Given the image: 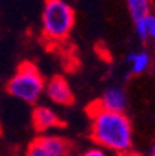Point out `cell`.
Returning <instances> with one entry per match:
<instances>
[{
	"instance_id": "14",
	"label": "cell",
	"mask_w": 155,
	"mask_h": 156,
	"mask_svg": "<svg viewBox=\"0 0 155 156\" xmlns=\"http://www.w3.org/2000/svg\"><path fill=\"white\" fill-rule=\"evenodd\" d=\"M152 156H155V149H154V152H152Z\"/></svg>"
},
{
	"instance_id": "10",
	"label": "cell",
	"mask_w": 155,
	"mask_h": 156,
	"mask_svg": "<svg viewBox=\"0 0 155 156\" xmlns=\"http://www.w3.org/2000/svg\"><path fill=\"white\" fill-rule=\"evenodd\" d=\"M25 156H50V155H49L48 151L45 149V146L42 145V142H41V140H39V136H38V138H35V140L28 145Z\"/></svg>"
},
{
	"instance_id": "9",
	"label": "cell",
	"mask_w": 155,
	"mask_h": 156,
	"mask_svg": "<svg viewBox=\"0 0 155 156\" xmlns=\"http://www.w3.org/2000/svg\"><path fill=\"white\" fill-rule=\"evenodd\" d=\"M126 3L134 23L151 14V0H126Z\"/></svg>"
},
{
	"instance_id": "1",
	"label": "cell",
	"mask_w": 155,
	"mask_h": 156,
	"mask_svg": "<svg viewBox=\"0 0 155 156\" xmlns=\"http://www.w3.org/2000/svg\"><path fill=\"white\" fill-rule=\"evenodd\" d=\"M91 136L99 148L116 155H129L133 151L134 134L130 119L124 113L91 107Z\"/></svg>"
},
{
	"instance_id": "6",
	"label": "cell",
	"mask_w": 155,
	"mask_h": 156,
	"mask_svg": "<svg viewBox=\"0 0 155 156\" xmlns=\"http://www.w3.org/2000/svg\"><path fill=\"white\" fill-rule=\"evenodd\" d=\"M32 121L38 131H48L63 126L59 114L48 106H36L32 112Z\"/></svg>"
},
{
	"instance_id": "5",
	"label": "cell",
	"mask_w": 155,
	"mask_h": 156,
	"mask_svg": "<svg viewBox=\"0 0 155 156\" xmlns=\"http://www.w3.org/2000/svg\"><path fill=\"white\" fill-rule=\"evenodd\" d=\"M97 106L108 112L124 113L127 107V95L120 87H110L102 94L101 99L97 102Z\"/></svg>"
},
{
	"instance_id": "2",
	"label": "cell",
	"mask_w": 155,
	"mask_h": 156,
	"mask_svg": "<svg viewBox=\"0 0 155 156\" xmlns=\"http://www.w3.org/2000/svg\"><path fill=\"white\" fill-rule=\"evenodd\" d=\"M76 23V13L66 0H45L42 32L48 41L61 42L68 38Z\"/></svg>"
},
{
	"instance_id": "3",
	"label": "cell",
	"mask_w": 155,
	"mask_h": 156,
	"mask_svg": "<svg viewBox=\"0 0 155 156\" xmlns=\"http://www.w3.org/2000/svg\"><path fill=\"white\" fill-rule=\"evenodd\" d=\"M45 80L34 63L24 62L7 82V92L25 103H36L45 92Z\"/></svg>"
},
{
	"instance_id": "15",
	"label": "cell",
	"mask_w": 155,
	"mask_h": 156,
	"mask_svg": "<svg viewBox=\"0 0 155 156\" xmlns=\"http://www.w3.org/2000/svg\"><path fill=\"white\" fill-rule=\"evenodd\" d=\"M67 156H71V155H67Z\"/></svg>"
},
{
	"instance_id": "4",
	"label": "cell",
	"mask_w": 155,
	"mask_h": 156,
	"mask_svg": "<svg viewBox=\"0 0 155 156\" xmlns=\"http://www.w3.org/2000/svg\"><path fill=\"white\" fill-rule=\"evenodd\" d=\"M45 94L56 105H70L74 99L68 82L60 75H55L46 82Z\"/></svg>"
},
{
	"instance_id": "11",
	"label": "cell",
	"mask_w": 155,
	"mask_h": 156,
	"mask_svg": "<svg viewBox=\"0 0 155 156\" xmlns=\"http://www.w3.org/2000/svg\"><path fill=\"white\" fill-rule=\"evenodd\" d=\"M144 24H146L148 41L155 39V16L154 14L151 13V14H148L147 17H144Z\"/></svg>"
},
{
	"instance_id": "7",
	"label": "cell",
	"mask_w": 155,
	"mask_h": 156,
	"mask_svg": "<svg viewBox=\"0 0 155 156\" xmlns=\"http://www.w3.org/2000/svg\"><path fill=\"white\" fill-rule=\"evenodd\" d=\"M39 140L50 156H67L70 155V144L59 135H42Z\"/></svg>"
},
{
	"instance_id": "12",
	"label": "cell",
	"mask_w": 155,
	"mask_h": 156,
	"mask_svg": "<svg viewBox=\"0 0 155 156\" xmlns=\"http://www.w3.org/2000/svg\"><path fill=\"white\" fill-rule=\"evenodd\" d=\"M134 28H136V34L138 36L140 41L142 42H148V36H147V29H146V24H144V18L138 20L134 23Z\"/></svg>"
},
{
	"instance_id": "13",
	"label": "cell",
	"mask_w": 155,
	"mask_h": 156,
	"mask_svg": "<svg viewBox=\"0 0 155 156\" xmlns=\"http://www.w3.org/2000/svg\"><path fill=\"white\" fill-rule=\"evenodd\" d=\"M81 156H110V155L108 151L102 149L99 146H94V148H90V149H87L85 152H83Z\"/></svg>"
},
{
	"instance_id": "8",
	"label": "cell",
	"mask_w": 155,
	"mask_h": 156,
	"mask_svg": "<svg viewBox=\"0 0 155 156\" xmlns=\"http://www.w3.org/2000/svg\"><path fill=\"white\" fill-rule=\"evenodd\" d=\"M126 62L130 66V73L133 75H140L148 70L149 64H151V56L147 50L130 52L126 57Z\"/></svg>"
}]
</instances>
